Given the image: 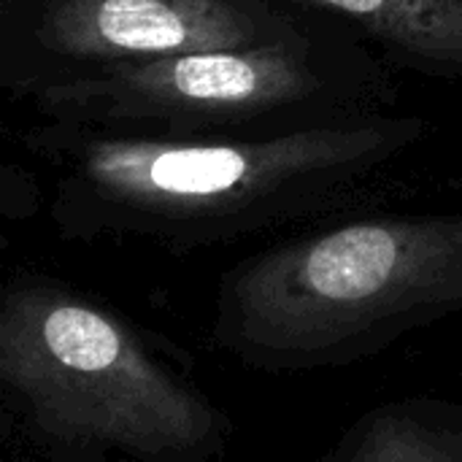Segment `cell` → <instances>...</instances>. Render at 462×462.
<instances>
[{"mask_svg": "<svg viewBox=\"0 0 462 462\" xmlns=\"http://www.w3.org/2000/svg\"><path fill=\"white\" fill-rule=\"evenodd\" d=\"M462 314V208L360 211L303 227L227 268L211 344L263 374L371 360Z\"/></svg>", "mask_w": 462, "mask_h": 462, "instance_id": "3957f363", "label": "cell"}, {"mask_svg": "<svg viewBox=\"0 0 462 462\" xmlns=\"http://www.w3.org/2000/svg\"><path fill=\"white\" fill-rule=\"evenodd\" d=\"M0 462H38L24 447L19 449L16 447V439L3 428V457H0Z\"/></svg>", "mask_w": 462, "mask_h": 462, "instance_id": "ba28073f", "label": "cell"}, {"mask_svg": "<svg viewBox=\"0 0 462 462\" xmlns=\"http://www.w3.org/2000/svg\"><path fill=\"white\" fill-rule=\"evenodd\" d=\"M116 462H133V460H116Z\"/></svg>", "mask_w": 462, "mask_h": 462, "instance_id": "9c48e42d", "label": "cell"}, {"mask_svg": "<svg viewBox=\"0 0 462 462\" xmlns=\"http://www.w3.org/2000/svg\"><path fill=\"white\" fill-rule=\"evenodd\" d=\"M46 122L165 138L276 135L395 111V68L336 22L279 41L171 54L54 84Z\"/></svg>", "mask_w": 462, "mask_h": 462, "instance_id": "277c9868", "label": "cell"}, {"mask_svg": "<svg viewBox=\"0 0 462 462\" xmlns=\"http://www.w3.org/2000/svg\"><path fill=\"white\" fill-rule=\"evenodd\" d=\"M433 135L376 111L295 133L165 138L35 122L19 143L51 173L62 241H146L173 254L371 211Z\"/></svg>", "mask_w": 462, "mask_h": 462, "instance_id": "6da1fadb", "label": "cell"}, {"mask_svg": "<svg viewBox=\"0 0 462 462\" xmlns=\"http://www.w3.org/2000/svg\"><path fill=\"white\" fill-rule=\"evenodd\" d=\"M317 462H462V403L436 395L384 401Z\"/></svg>", "mask_w": 462, "mask_h": 462, "instance_id": "52a82bcc", "label": "cell"}, {"mask_svg": "<svg viewBox=\"0 0 462 462\" xmlns=\"http://www.w3.org/2000/svg\"><path fill=\"white\" fill-rule=\"evenodd\" d=\"M0 398L3 428L38 462H225L233 439L173 344L35 271L0 292Z\"/></svg>", "mask_w": 462, "mask_h": 462, "instance_id": "7a4b0ae2", "label": "cell"}, {"mask_svg": "<svg viewBox=\"0 0 462 462\" xmlns=\"http://www.w3.org/2000/svg\"><path fill=\"white\" fill-rule=\"evenodd\" d=\"M319 22L279 0H0V87L30 100L79 76L279 41Z\"/></svg>", "mask_w": 462, "mask_h": 462, "instance_id": "5b68a950", "label": "cell"}, {"mask_svg": "<svg viewBox=\"0 0 462 462\" xmlns=\"http://www.w3.org/2000/svg\"><path fill=\"white\" fill-rule=\"evenodd\" d=\"M336 22L393 68L462 79V0H279Z\"/></svg>", "mask_w": 462, "mask_h": 462, "instance_id": "8992f818", "label": "cell"}]
</instances>
